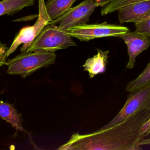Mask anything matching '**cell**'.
Wrapping results in <instances>:
<instances>
[{"mask_svg":"<svg viewBox=\"0 0 150 150\" xmlns=\"http://www.w3.org/2000/svg\"><path fill=\"white\" fill-rule=\"evenodd\" d=\"M35 0H2L0 1V16L12 15L22 9L32 6Z\"/></svg>","mask_w":150,"mask_h":150,"instance_id":"cell-13","label":"cell"},{"mask_svg":"<svg viewBox=\"0 0 150 150\" xmlns=\"http://www.w3.org/2000/svg\"><path fill=\"white\" fill-rule=\"evenodd\" d=\"M38 5L39 13L36 22L32 26L24 27L19 30L8 50L7 57L22 44L20 50L21 52H25L44 27L52 21L47 12L45 0H38Z\"/></svg>","mask_w":150,"mask_h":150,"instance_id":"cell-5","label":"cell"},{"mask_svg":"<svg viewBox=\"0 0 150 150\" xmlns=\"http://www.w3.org/2000/svg\"><path fill=\"white\" fill-rule=\"evenodd\" d=\"M97 53L87 59L83 65L84 70L88 73L90 79L104 73L108 63L109 50L104 51L100 49H97Z\"/></svg>","mask_w":150,"mask_h":150,"instance_id":"cell-10","label":"cell"},{"mask_svg":"<svg viewBox=\"0 0 150 150\" xmlns=\"http://www.w3.org/2000/svg\"><path fill=\"white\" fill-rule=\"evenodd\" d=\"M120 23H137L150 14V0L140 1L122 6L117 10Z\"/></svg>","mask_w":150,"mask_h":150,"instance_id":"cell-9","label":"cell"},{"mask_svg":"<svg viewBox=\"0 0 150 150\" xmlns=\"http://www.w3.org/2000/svg\"><path fill=\"white\" fill-rule=\"evenodd\" d=\"M150 108V86L130 91L127 101L115 117L100 129H103L116 125L131 115Z\"/></svg>","mask_w":150,"mask_h":150,"instance_id":"cell-6","label":"cell"},{"mask_svg":"<svg viewBox=\"0 0 150 150\" xmlns=\"http://www.w3.org/2000/svg\"><path fill=\"white\" fill-rule=\"evenodd\" d=\"M139 145L141 146L142 145H150V137L149 138H144V139H142L141 140V141L139 143Z\"/></svg>","mask_w":150,"mask_h":150,"instance_id":"cell-19","label":"cell"},{"mask_svg":"<svg viewBox=\"0 0 150 150\" xmlns=\"http://www.w3.org/2000/svg\"><path fill=\"white\" fill-rule=\"evenodd\" d=\"M118 38L122 39L127 46L129 61L126 67L131 69L135 66L137 56L150 46V38L137 31L129 30L121 35Z\"/></svg>","mask_w":150,"mask_h":150,"instance_id":"cell-8","label":"cell"},{"mask_svg":"<svg viewBox=\"0 0 150 150\" xmlns=\"http://www.w3.org/2000/svg\"><path fill=\"white\" fill-rule=\"evenodd\" d=\"M0 118L5 120L16 130L25 132L22 126L21 115L13 105L8 103L0 101Z\"/></svg>","mask_w":150,"mask_h":150,"instance_id":"cell-11","label":"cell"},{"mask_svg":"<svg viewBox=\"0 0 150 150\" xmlns=\"http://www.w3.org/2000/svg\"><path fill=\"white\" fill-rule=\"evenodd\" d=\"M150 86V62L144 71L134 80L129 81L126 86V91L130 92Z\"/></svg>","mask_w":150,"mask_h":150,"instance_id":"cell-14","label":"cell"},{"mask_svg":"<svg viewBox=\"0 0 150 150\" xmlns=\"http://www.w3.org/2000/svg\"><path fill=\"white\" fill-rule=\"evenodd\" d=\"M135 31L150 38V14L141 22L135 23Z\"/></svg>","mask_w":150,"mask_h":150,"instance_id":"cell-16","label":"cell"},{"mask_svg":"<svg viewBox=\"0 0 150 150\" xmlns=\"http://www.w3.org/2000/svg\"><path fill=\"white\" fill-rule=\"evenodd\" d=\"M98 6L103 7L108 3L111 0H96Z\"/></svg>","mask_w":150,"mask_h":150,"instance_id":"cell-18","label":"cell"},{"mask_svg":"<svg viewBox=\"0 0 150 150\" xmlns=\"http://www.w3.org/2000/svg\"><path fill=\"white\" fill-rule=\"evenodd\" d=\"M72 37L56 25L48 24L44 27L25 52L41 49L54 52L57 50L76 46Z\"/></svg>","mask_w":150,"mask_h":150,"instance_id":"cell-3","label":"cell"},{"mask_svg":"<svg viewBox=\"0 0 150 150\" xmlns=\"http://www.w3.org/2000/svg\"><path fill=\"white\" fill-rule=\"evenodd\" d=\"M8 49L9 47L6 46V44H4L0 41V67L6 64Z\"/></svg>","mask_w":150,"mask_h":150,"instance_id":"cell-17","label":"cell"},{"mask_svg":"<svg viewBox=\"0 0 150 150\" xmlns=\"http://www.w3.org/2000/svg\"><path fill=\"white\" fill-rule=\"evenodd\" d=\"M56 58L55 52L45 50L38 49L21 52L6 61V73L25 78L38 69L54 63Z\"/></svg>","mask_w":150,"mask_h":150,"instance_id":"cell-2","label":"cell"},{"mask_svg":"<svg viewBox=\"0 0 150 150\" xmlns=\"http://www.w3.org/2000/svg\"><path fill=\"white\" fill-rule=\"evenodd\" d=\"M150 128V118L148 120V121L144 124L143 126V129H142V132L145 134V132L148 131V129Z\"/></svg>","mask_w":150,"mask_h":150,"instance_id":"cell-20","label":"cell"},{"mask_svg":"<svg viewBox=\"0 0 150 150\" xmlns=\"http://www.w3.org/2000/svg\"><path fill=\"white\" fill-rule=\"evenodd\" d=\"M150 118V108L142 110L112 127L87 134H73L59 150H141L146 137L143 126Z\"/></svg>","mask_w":150,"mask_h":150,"instance_id":"cell-1","label":"cell"},{"mask_svg":"<svg viewBox=\"0 0 150 150\" xmlns=\"http://www.w3.org/2000/svg\"><path fill=\"white\" fill-rule=\"evenodd\" d=\"M97 7L96 0H84L78 5L69 8L61 16L51 21L49 24L56 25L61 29L67 31L72 26L87 23Z\"/></svg>","mask_w":150,"mask_h":150,"instance_id":"cell-7","label":"cell"},{"mask_svg":"<svg viewBox=\"0 0 150 150\" xmlns=\"http://www.w3.org/2000/svg\"><path fill=\"white\" fill-rule=\"evenodd\" d=\"M76 0H48L45 3L47 12L51 20H54L64 14Z\"/></svg>","mask_w":150,"mask_h":150,"instance_id":"cell-12","label":"cell"},{"mask_svg":"<svg viewBox=\"0 0 150 150\" xmlns=\"http://www.w3.org/2000/svg\"><path fill=\"white\" fill-rule=\"evenodd\" d=\"M129 30L126 26L104 22L100 23L77 25L68 29L67 32L72 38H77L80 41H89L96 38H118Z\"/></svg>","mask_w":150,"mask_h":150,"instance_id":"cell-4","label":"cell"},{"mask_svg":"<svg viewBox=\"0 0 150 150\" xmlns=\"http://www.w3.org/2000/svg\"><path fill=\"white\" fill-rule=\"evenodd\" d=\"M144 1V0H111L105 5L101 7V14L102 16L111 13L115 11H117L120 8L126 6L131 3Z\"/></svg>","mask_w":150,"mask_h":150,"instance_id":"cell-15","label":"cell"},{"mask_svg":"<svg viewBox=\"0 0 150 150\" xmlns=\"http://www.w3.org/2000/svg\"><path fill=\"white\" fill-rule=\"evenodd\" d=\"M145 136H146V137H147L149 134H150V128L148 129V131L145 132Z\"/></svg>","mask_w":150,"mask_h":150,"instance_id":"cell-21","label":"cell"}]
</instances>
